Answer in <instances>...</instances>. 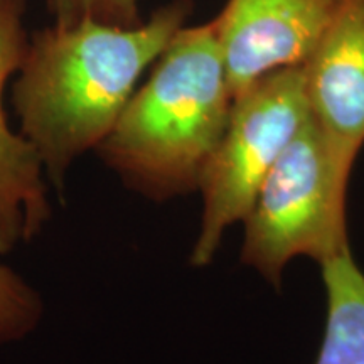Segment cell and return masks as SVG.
Instances as JSON below:
<instances>
[{"label": "cell", "mask_w": 364, "mask_h": 364, "mask_svg": "<svg viewBox=\"0 0 364 364\" xmlns=\"http://www.w3.org/2000/svg\"><path fill=\"white\" fill-rule=\"evenodd\" d=\"M191 0H172L134 27L81 21L33 34L14 85L21 134L46 179L63 194L73 164L98 149L149 66L189 17Z\"/></svg>", "instance_id": "1"}, {"label": "cell", "mask_w": 364, "mask_h": 364, "mask_svg": "<svg viewBox=\"0 0 364 364\" xmlns=\"http://www.w3.org/2000/svg\"><path fill=\"white\" fill-rule=\"evenodd\" d=\"M231 107L215 22L184 26L97 150L127 188L145 198L191 194L225 134Z\"/></svg>", "instance_id": "2"}, {"label": "cell", "mask_w": 364, "mask_h": 364, "mask_svg": "<svg viewBox=\"0 0 364 364\" xmlns=\"http://www.w3.org/2000/svg\"><path fill=\"white\" fill-rule=\"evenodd\" d=\"M353 164L338 156L312 117L262 182L248 216L241 262L280 289L295 257L326 263L349 250L346 194Z\"/></svg>", "instance_id": "3"}, {"label": "cell", "mask_w": 364, "mask_h": 364, "mask_svg": "<svg viewBox=\"0 0 364 364\" xmlns=\"http://www.w3.org/2000/svg\"><path fill=\"white\" fill-rule=\"evenodd\" d=\"M309 118L302 66L268 73L233 100L225 134L199 179L204 208L191 265L211 263L226 228L245 221L262 182Z\"/></svg>", "instance_id": "4"}, {"label": "cell", "mask_w": 364, "mask_h": 364, "mask_svg": "<svg viewBox=\"0 0 364 364\" xmlns=\"http://www.w3.org/2000/svg\"><path fill=\"white\" fill-rule=\"evenodd\" d=\"M339 0H228L215 17L233 100L282 68L304 66Z\"/></svg>", "instance_id": "5"}, {"label": "cell", "mask_w": 364, "mask_h": 364, "mask_svg": "<svg viewBox=\"0 0 364 364\" xmlns=\"http://www.w3.org/2000/svg\"><path fill=\"white\" fill-rule=\"evenodd\" d=\"M302 70L312 120L354 166L364 145V0H339Z\"/></svg>", "instance_id": "6"}, {"label": "cell", "mask_w": 364, "mask_h": 364, "mask_svg": "<svg viewBox=\"0 0 364 364\" xmlns=\"http://www.w3.org/2000/svg\"><path fill=\"white\" fill-rule=\"evenodd\" d=\"M27 0H0V255L38 236L51 216L48 182L38 154L9 125L4 93L19 71L27 43Z\"/></svg>", "instance_id": "7"}, {"label": "cell", "mask_w": 364, "mask_h": 364, "mask_svg": "<svg viewBox=\"0 0 364 364\" xmlns=\"http://www.w3.org/2000/svg\"><path fill=\"white\" fill-rule=\"evenodd\" d=\"M321 267L327 318L314 364H364V273L354 262L351 250Z\"/></svg>", "instance_id": "8"}, {"label": "cell", "mask_w": 364, "mask_h": 364, "mask_svg": "<svg viewBox=\"0 0 364 364\" xmlns=\"http://www.w3.org/2000/svg\"><path fill=\"white\" fill-rule=\"evenodd\" d=\"M43 302L19 273L0 263V346L17 343L39 326Z\"/></svg>", "instance_id": "9"}, {"label": "cell", "mask_w": 364, "mask_h": 364, "mask_svg": "<svg viewBox=\"0 0 364 364\" xmlns=\"http://www.w3.org/2000/svg\"><path fill=\"white\" fill-rule=\"evenodd\" d=\"M53 24L70 26L81 21L134 27L140 19L139 0H46Z\"/></svg>", "instance_id": "10"}]
</instances>
